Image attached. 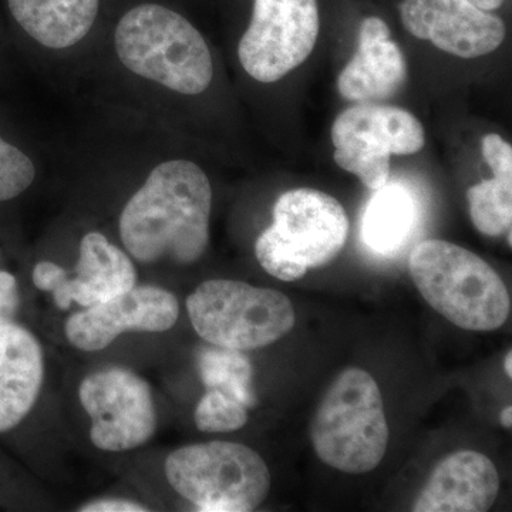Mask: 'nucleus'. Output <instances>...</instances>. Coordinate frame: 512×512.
Listing matches in <instances>:
<instances>
[{
    "instance_id": "f257e3e1",
    "label": "nucleus",
    "mask_w": 512,
    "mask_h": 512,
    "mask_svg": "<svg viewBox=\"0 0 512 512\" xmlns=\"http://www.w3.org/2000/svg\"><path fill=\"white\" fill-rule=\"evenodd\" d=\"M211 207V183L200 165L164 161L124 205L121 242L141 264H195L210 244Z\"/></svg>"
},
{
    "instance_id": "f03ea898",
    "label": "nucleus",
    "mask_w": 512,
    "mask_h": 512,
    "mask_svg": "<svg viewBox=\"0 0 512 512\" xmlns=\"http://www.w3.org/2000/svg\"><path fill=\"white\" fill-rule=\"evenodd\" d=\"M114 47L128 72L171 92L204 93L214 77L201 33L183 15L156 3L128 10L117 23Z\"/></svg>"
},
{
    "instance_id": "7ed1b4c3",
    "label": "nucleus",
    "mask_w": 512,
    "mask_h": 512,
    "mask_svg": "<svg viewBox=\"0 0 512 512\" xmlns=\"http://www.w3.org/2000/svg\"><path fill=\"white\" fill-rule=\"evenodd\" d=\"M409 268L424 301L458 328L491 332L507 322L510 292L494 268L474 252L429 239L413 249Z\"/></svg>"
},
{
    "instance_id": "20e7f679",
    "label": "nucleus",
    "mask_w": 512,
    "mask_h": 512,
    "mask_svg": "<svg viewBox=\"0 0 512 512\" xmlns=\"http://www.w3.org/2000/svg\"><path fill=\"white\" fill-rule=\"evenodd\" d=\"M389 439L379 384L359 367L343 370L313 417L316 456L342 473H370L386 456Z\"/></svg>"
},
{
    "instance_id": "39448f33",
    "label": "nucleus",
    "mask_w": 512,
    "mask_h": 512,
    "mask_svg": "<svg viewBox=\"0 0 512 512\" xmlns=\"http://www.w3.org/2000/svg\"><path fill=\"white\" fill-rule=\"evenodd\" d=\"M349 237L345 208L332 195L312 188L286 191L274 207V224L255 242L259 265L284 282L328 265Z\"/></svg>"
},
{
    "instance_id": "423d86ee",
    "label": "nucleus",
    "mask_w": 512,
    "mask_h": 512,
    "mask_svg": "<svg viewBox=\"0 0 512 512\" xmlns=\"http://www.w3.org/2000/svg\"><path fill=\"white\" fill-rule=\"evenodd\" d=\"M164 470L175 493L205 512L254 511L271 488L264 458L232 441L178 448L165 460Z\"/></svg>"
},
{
    "instance_id": "0eeeda50",
    "label": "nucleus",
    "mask_w": 512,
    "mask_h": 512,
    "mask_svg": "<svg viewBox=\"0 0 512 512\" xmlns=\"http://www.w3.org/2000/svg\"><path fill=\"white\" fill-rule=\"evenodd\" d=\"M185 305L198 336L220 349L266 348L295 325V309L288 296L234 279L202 282Z\"/></svg>"
},
{
    "instance_id": "6e6552de",
    "label": "nucleus",
    "mask_w": 512,
    "mask_h": 512,
    "mask_svg": "<svg viewBox=\"0 0 512 512\" xmlns=\"http://www.w3.org/2000/svg\"><path fill=\"white\" fill-rule=\"evenodd\" d=\"M332 143L336 164L376 191L389 183L390 157L419 153L426 144V131L409 111L359 103L339 114Z\"/></svg>"
},
{
    "instance_id": "1a4fd4ad",
    "label": "nucleus",
    "mask_w": 512,
    "mask_h": 512,
    "mask_svg": "<svg viewBox=\"0 0 512 512\" xmlns=\"http://www.w3.org/2000/svg\"><path fill=\"white\" fill-rule=\"evenodd\" d=\"M319 29L316 0H254L239 62L256 82H278L311 56Z\"/></svg>"
},
{
    "instance_id": "9d476101",
    "label": "nucleus",
    "mask_w": 512,
    "mask_h": 512,
    "mask_svg": "<svg viewBox=\"0 0 512 512\" xmlns=\"http://www.w3.org/2000/svg\"><path fill=\"white\" fill-rule=\"evenodd\" d=\"M79 399L92 420L90 440L99 450H134L156 434L153 392L133 370L116 366L90 373L80 383Z\"/></svg>"
},
{
    "instance_id": "9b49d317",
    "label": "nucleus",
    "mask_w": 512,
    "mask_h": 512,
    "mask_svg": "<svg viewBox=\"0 0 512 512\" xmlns=\"http://www.w3.org/2000/svg\"><path fill=\"white\" fill-rule=\"evenodd\" d=\"M180 318L177 296L160 286H134L67 319L64 333L74 348L100 352L127 332L163 333Z\"/></svg>"
},
{
    "instance_id": "f8f14e48",
    "label": "nucleus",
    "mask_w": 512,
    "mask_h": 512,
    "mask_svg": "<svg viewBox=\"0 0 512 512\" xmlns=\"http://www.w3.org/2000/svg\"><path fill=\"white\" fill-rule=\"evenodd\" d=\"M400 16L410 35L461 59L490 55L505 39L503 19L468 0H403Z\"/></svg>"
},
{
    "instance_id": "ddd939ff",
    "label": "nucleus",
    "mask_w": 512,
    "mask_h": 512,
    "mask_svg": "<svg viewBox=\"0 0 512 512\" xmlns=\"http://www.w3.org/2000/svg\"><path fill=\"white\" fill-rule=\"evenodd\" d=\"M500 491L493 461L474 450H460L440 461L413 504L416 512H485Z\"/></svg>"
},
{
    "instance_id": "4468645a",
    "label": "nucleus",
    "mask_w": 512,
    "mask_h": 512,
    "mask_svg": "<svg viewBox=\"0 0 512 512\" xmlns=\"http://www.w3.org/2000/svg\"><path fill=\"white\" fill-rule=\"evenodd\" d=\"M407 67L402 49L390 39L386 22L376 16L363 20L352 60L338 79L343 99L375 103L390 99L406 82Z\"/></svg>"
},
{
    "instance_id": "2eb2a0df",
    "label": "nucleus",
    "mask_w": 512,
    "mask_h": 512,
    "mask_svg": "<svg viewBox=\"0 0 512 512\" xmlns=\"http://www.w3.org/2000/svg\"><path fill=\"white\" fill-rule=\"evenodd\" d=\"M136 285V266L130 256L106 235L92 231L80 241L74 276L69 274L52 295L57 308L67 311L73 302L90 308Z\"/></svg>"
},
{
    "instance_id": "dca6fc26",
    "label": "nucleus",
    "mask_w": 512,
    "mask_h": 512,
    "mask_svg": "<svg viewBox=\"0 0 512 512\" xmlns=\"http://www.w3.org/2000/svg\"><path fill=\"white\" fill-rule=\"evenodd\" d=\"M45 356L36 336L15 320L0 325V434L23 423L39 399Z\"/></svg>"
},
{
    "instance_id": "f3484780",
    "label": "nucleus",
    "mask_w": 512,
    "mask_h": 512,
    "mask_svg": "<svg viewBox=\"0 0 512 512\" xmlns=\"http://www.w3.org/2000/svg\"><path fill=\"white\" fill-rule=\"evenodd\" d=\"M8 6L20 28L39 45L67 49L89 35L100 0H8Z\"/></svg>"
},
{
    "instance_id": "a211bd4d",
    "label": "nucleus",
    "mask_w": 512,
    "mask_h": 512,
    "mask_svg": "<svg viewBox=\"0 0 512 512\" xmlns=\"http://www.w3.org/2000/svg\"><path fill=\"white\" fill-rule=\"evenodd\" d=\"M417 220L412 192L402 184L383 185L367 204L362 220V238L367 248L392 255L406 244Z\"/></svg>"
},
{
    "instance_id": "6ab92c4d",
    "label": "nucleus",
    "mask_w": 512,
    "mask_h": 512,
    "mask_svg": "<svg viewBox=\"0 0 512 512\" xmlns=\"http://www.w3.org/2000/svg\"><path fill=\"white\" fill-rule=\"evenodd\" d=\"M467 192L474 227L487 237H500L512 224V173H493Z\"/></svg>"
},
{
    "instance_id": "aec40b11",
    "label": "nucleus",
    "mask_w": 512,
    "mask_h": 512,
    "mask_svg": "<svg viewBox=\"0 0 512 512\" xmlns=\"http://www.w3.org/2000/svg\"><path fill=\"white\" fill-rule=\"evenodd\" d=\"M201 372L207 389L220 390L252 406L254 394L251 389L252 367L247 357L238 350L222 349L221 352H208L201 360Z\"/></svg>"
},
{
    "instance_id": "412c9836",
    "label": "nucleus",
    "mask_w": 512,
    "mask_h": 512,
    "mask_svg": "<svg viewBox=\"0 0 512 512\" xmlns=\"http://www.w3.org/2000/svg\"><path fill=\"white\" fill-rule=\"evenodd\" d=\"M194 420L204 433H231L248 423V407L227 393L208 389L197 404Z\"/></svg>"
},
{
    "instance_id": "4be33fe9",
    "label": "nucleus",
    "mask_w": 512,
    "mask_h": 512,
    "mask_svg": "<svg viewBox=\"0 0 512 512\" xmlns=\"http://www.w3.org/2000/svg\"><path fill=\"white\" fill-rule=\"evenodd\" d=\"M36 178V167L28 154L0 136V202L15 200Z\"/></svg>"
},
{
    "instance_id": "5701e85b",
    "label": "nucleus",
    "mask_w": 512,
    "mask_h": 512,
    "mask_svg": "<svg viewBox=\"0 0 512 512\" xmlns=\"http://www.w3.org/2000/svg\"><path fill=\"white\" fill-rule=\"evenodd\" d=\"M20 306L18 279L0 269V325L15 320Z\"/></svg>"
},
{
    "instance_id": "b1692460",
    "label": "nucleus",
    "mask_w": 512,
    "mask_h": 512,
    "mask_svg": "<svg viewBox=\"0 0 512 512\" xmlns=\"http://www.w3.org/2000/svg\"><path fill=\"white\" fill-rule=\"evenodd\" d=\"M67 276L69 271H66L63 266L55 262L40 261L33 268L32 281L39 291L52 293L63 284Z\"/></svg>"
},
{
    "instance_id": "393cba45",
    "label": "nucleus",
    "mask_w": 512,
    "mask_h": 512,
    "mask_svg": "<svg viewBox=\"0 0 512 512\" xmlns=\"http://www.w3.org/2000/svg\"><path fill=\"white\" fill-rule=\"evenodd\" d=\"M82 512H146V505L134 503V501L123 500V498H103V500L92 501L79 508Z\"/></svg>"
},
{
    "instance_id": "a878e982",
    "label": "nucleus",
    "mask_w": 512,
    "mask_h": 512,
    "mask_svg": "<svg viewBox=\"0 0 512 512\" xmlns=\"http://www.w3.org/2000/svg\"><path fill=\"white\" fill-rule=\"evenodd\" d=\"M473 3L478 9L484 10V12H494V10L500 9L503 6L505 0H468Z\"/></svg>"
},
{
    "instance_id": "bb28decb",
    "label": "nucleus",
    "mask_w": 512,
    "mask_h": 512,
    "mask_svg": "<svg viewBox=\"0 0 512 512\" xmlns=\"http://www.w3.org/2000/svg\"><path fill=\"white\" fill-rule=\"evenodd\" d=\"M501 424L505 427V429H511L512 426V407L507 406L504 407L503 413H501Z\"/></svg>"
},
{
    "instance_id": "cd10ccee",
    "label": "nucleus",
    "mask_w": 512,
    "mask_h": 512,
    "mask_svg": "<svg viewBox=\"0 0 512 512\" xmlns=\"http://www.w3.org/2000/svg\"><path fill=\"white\" fill-rule=\"evenodd\" d=\"M504 367H505V373H507V376L512 377V352H511V350H510V352L507 353V356H505Z\"/></svg>"
}]
</instances>
